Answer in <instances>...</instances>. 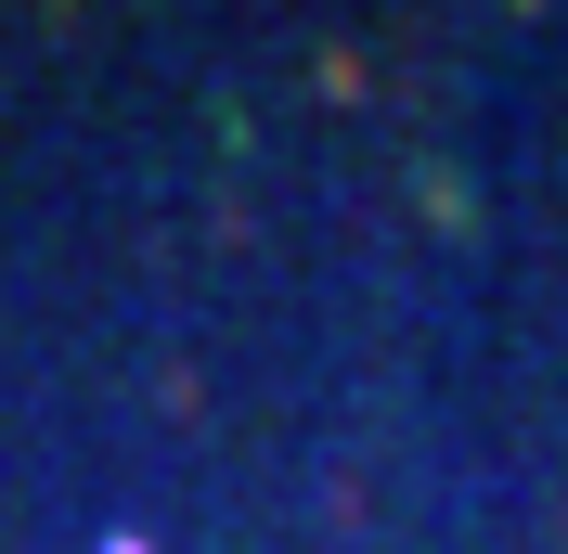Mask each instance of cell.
I'll list each match as a JSON object with an SVG mask.
<instances>
[{"mask_svg":"<svg viewBox=\"0 0 568 554\" xmlns=\"http://www.w3.org/2000/svg\"><path fill=\"white\" fill-rule=\"evenodd\" d=\"M104 554H142V542H104Z\"/></svg>","mask_w":568,"mask_h":554,"instance_id":"obj_1","label":"cell"}]
</instances>
